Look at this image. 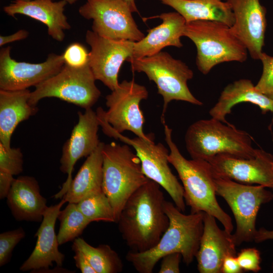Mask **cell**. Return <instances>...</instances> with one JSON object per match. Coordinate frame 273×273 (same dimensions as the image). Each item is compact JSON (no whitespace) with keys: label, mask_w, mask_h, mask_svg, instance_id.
<instances>
[{"label":"cell","mask_w":273,"mask_h":273,"mask_svg":"<svg viewBox=\"0 0 273 273\" xmlns=\"http://www.w3.org/2000/svg\"><path fill=\"white\" fill-rule=\"evenodd\" d=\"M160 187L149 179L131 195L122 209L117 223L131 251L143 252L154 247L169 225Z\"/></svg>","instance_id":"6da1fadb"},{"label":"cell","mask_w":273,"mask_h":273,"mask_svg":"<svg viewBox=\"0 0 273 273\" xmlns=\"http://www.w3.org/2000/svg\"><path fill=\"white\" fill-rule=\"evenodd\" d=\"M164 209L169 225L158 243L143 252L129 251L126 259L140 273H152L164 256L179 253L189 265L196 258L204 228V212L185 214L173 203L165 201Z\"/></svg>","instance_id":"7a4b0ae2"},{"label":"cell","mask_w":273,"mask_h":273,"mask_svg":"<svg viewBox=\"0 0 273 273\" xmlns=\"http://www.w3.org/2000/svg\"><path fill=\"white\" fill-rule=\"evenodd\" d=\"M165 141L169 148L168 159L177 171L184 189V197L191 213L204 212L212 215L232 233L234 229L230 215L220 206L216 198L214 171L211 164L200 159L188 160L173 142L172 129L164 124Z\"/></svg>","instance_id":"3957f363"},{"label":"cell","mask_w":273,"mask_h":273,"mask_svg":"<svg viewBox=\"0 0 273 273\" xmlns=\"http://www.w3.org/2000/svg\"><path fill=\"white\" fill-rule=\"evenodd\" d=\"M246 131L216 119H201L191 124L185 135L186 149L192 159L207 161L219 154L251 159L258 149Z\"/></svg>","instance_id":"277c9868"},{"label":"cell","mask_w":273,"mask_h":273,"mask_svg":"<svg viewBox=\"0 0 273 273\" xmlns=\"http://www.w3.org/2000/svg\"><path fill=\"white\" fill-rule=\"evenodd\" d=\"M183 36L195 44L196 65L204 75L220 63H243L247 59L248 52L245 45L231 27L222 22L208 20L186 22Z\"/></svg>","instance_id":"5b68a950"},{"label":"cell","mask_w":273,"mask_h":273,"mask_svg":"<svg viewBox=\"0 0 273 273\" xmlns=\"http://www.w3.org/2000/svg\"><path fill=\"white\" fill-rule=\"evenodd\" d=\"M102 157V189L112 206L117 223L126 202L150 179L142 171L139 157L126 144L104 143Z\"/></svg>","instance_id":"8992f818"},{"label":"cell","mask_w":273,"mask_h":273,"mask_svg":"<svg viewBox=\"0 0 273 273\" xmlns=\"http://www.w3.org/2000/svg\"><path fill=\"white\" fill-rule=\"evenodd\" d=\"M133 72H144L156 84L158 93L163 100L161 120L165 124V116L169 103L182 101L201 106L203 103L192 94L188 81L194 73L184 62L173 58L169 53L161 51L153 56L139 59L128 58Z\"/></svg>","instance_id":"52a82bcc"},{"label":"cell","mask_w":273,"mask_h":273,"mask_svg":"<svg viewBox=\"0 0 273 273\" xmlns=\"http://www.w3.org/2000/svg\"><path fill=\"white\" fill-rule=\"evenodd\" d=\"M103 110L99 107L96 112L103 132L133 147L141 160L144 174L162 187L170 195L175 206L184 212V189L170 168L168 159L169 152L167 148L161 143L155 144L154 139L146 141L138 136L131 139L117 132L106 120Z\"/></svg>","instance_id":"ba28073f"},{"label":"cell","mask_w":273,"mask_h":273,"mask_svg":"<svg viewBox=\"0 0 273 273\" xmlns=\"http://www.w3.org/2000/svg\"><path fill=\"white\" fill-rule=\"evenodd\" d=\"M214 176L216 195L225 200L235 217L236 229L233 235L236 245L254 241L258 212L262 204L273 199L272 192L263 186L242 184L220 176L214 171Z\"/></svg>","instance_id":"9c48e42d"},{"label":"cell","mask_w":273,"mask_h":273,"mask_svg":"<svg viewBox=\"0 0 273 273\" xmlns=\"http://www.w3.org/2000/svg\"><path fill=\"white\" fill-rule=\"evenodd\" d=\"M96 80L88 63L80 68L65 64L57 74L35 86L29 102L36 106L41 99L53 97L85 110L92 108L101 94Z\"/></svg>","instance_id":"30bf717a"},{"label":"cell","mask_w":273,"mask_h":273,"mask_svg":"<svg viewBox=\"0 0 273 273\" xmlns=\"http://www.w3.org/2000/svg\"><path fill=\"white\" fill-rule=\"evenodd\" d=\"M148 96L145 86L133 80H123L117 88L106 97V105L108 108L107 111H103L106 120L119 133L128 130L146 141L154 139L153 133L146 134L143 130L145 119L140 103Z\"/></svg>","instance_id":"8fae6325"},{"label":"cell","mask_w":273,"mask_h":273,"mask_svg":"<svg viewBox=\"0 0 273 273\" xmlns=\"http://www.w3.org/2000/svg\"><path fill=\"white\" fill-rule=\"evenodd\" d=\"M78 12L84 18L93 20L92 31L101 36L134 42L145 36L122 0H86Z\"/></svg>","instance_id":"7c38bea8"},{"label":"cell","mask_w":273,"mask_h":273,"mask_svg":"<svg viewBox=\"0 0 273 273\" xmlns=\"http://www.w3.org/2000/svg\"><path fill=\"white\" fill-rule=\"evenodd\" d=\"M85 40L90 47L88 64L96 79L114 90L119 84L122 64L132 56L135 42L105 38L92 30L86 31Z\"/></svg>","instance_id":"4fadbf2b"},{"label":"cell","mask_w":273,"mask_h":273,"mask_svg":"<svg viewBox=\"0 0 273 273\" xmlns=\"http://www.w3.org/2000/svg\"><path fill=\"white\" fill-rule=\"evenodd\" d=\"M11 48L0 51V89L19 90L28 89L57 74L65 62L62 55L50 54L40 63L19 62L12 58Z\"/></svg>","instance_id":"5bb4252c"},{"label":"cell","mask_w":273,"mask_h":273,"mask_svg":"<svg viewBox=\"0 0 273 273\" xmlns=\"http://www.w3.org/2000/svg\"><path fill=\"white\" fill-rule=\"evenodd\" d=\"M78 116L77 123L62 147L60 169L67 174V178L60 192L54 196L56 199L63 197L66 193L72 180V173L76 162L88 157L101 142L98 135L100 123L97 112L89 108L83 113L78 111Z\"/></svg>","instance_id":"9a60e30c"},{"label":"cell","mask_w":273,"mask_h":273,"mask_svg":"<svg viewBox=\"0 0 273 273\" xmlns=\"http://www.w3.org/2000/svg\"><path fill=\"white\" fill-rule=\"evenodd\" d=\"M208 161L215 173L244 184H257L273 193V155L258 149L254 158H241L226 154L217 155Z\"/></svg>","instance_id":"2e32d148"},{"label":"cell","mask_w":273,"mask_h":273,"mask_svg":"<svg viewBox=\"0 0 273 273\" xmlns=\"http://www.w3.org/2000/svg\"><path fill=\"white\" fill-rule=\"evenodd\" d=\"M230 5L234 16L231 27L244 43L251 58L259 60L263 52L267 26L266 9L260 0H223Z\"/></svg>","instance_id":"e0dca14e"},{"label":"cell","mask_w":273,"mask_h":273,"mask_svg":"<svg viewBox=\"0 0 273 273\" xmlns=\"http://www.w3.org/2000/svg\"><path fill=\"white\" fill-rule=\"evenodd\" d=\"M233 235L220 229L216 218L204 212V228L199 248L196 256L200 273H221L224 259L237 255Z\"/></svg>","instance_id":"ac0fdd59"},{"label":"cell","mask_w":273,"mask_h":273,"mask_svg":"<svg viewBox=\"0 0 273 273\" xmlns=\"http://www.w3.org/2000/svg\"><path fill=\"white\" fill-rule=\"evenodd\" d=\"M66 202L62 198L59 203L47 209L34 236L37 237L35 247L20 267L21 271L34 272L38 270L47 269L53 266V262L57 266H62L65 255L58 249L59 244L55 233V224L61 208Z\"/></svg>","instance_id":"d6986e66"},{"label":"cell","mask_w":273,"mask_h":273,"mask_svg":"<svg viewBox=\"0 0 273 273\" xmlns=\"http://www.w3.org/2000/svg\"><path fill=\"white\" fill-rule=\"evenodd\" d=\"M67 3L64 0H15L4 7L8 15L15 18L21 14L36 20L48 27V33L54 39L62 41L65 38L64 31L71 28L64 14Z\"/></svg>","instance_id":"ffe728a7"},{"label":"cell","mask_w":273,"mask_h":273,"mask_svg":"<svg viewBox=\"0 0 273 273\" xmlns=\"http://www.w3.org/2000/svg\"><path fill=\"white\" fill-rule=\"evenodd\" d=\"M6 198L13 216L18 221L41 222L48 207L38 183L33 176L15 178Z\"/></svg>","instance_id":"44dd1931"},{"label":"cell","mask_w":273,"mask_h":273,"mask_svg":"<svg viewBox=\"0 0 273 273\" xmlns=\"http://www.w3.org/2000/svg\"><path fill=\"white\" fill-rule=\"evenodd\" d=\"M150 18H160L162 22L148 30L147 35L134 42L133 55L129 58L153 56L169 46L178 48L183 46L180 37L183 36L186 21L180 14L176 12L164 13Z\"/></svg>","instance_id":"7402d4cb"},{"label":"cell","mask_w":273,"mask_h":273,"mask_svg":"<svg viewBox=\"0 0 273 273\" xmlns=\"http://www.w3.org/2000/svg\"><path fill=\"white\" fill-rule=\"evenodd\" d=\"M243 102L258 106L262 114L270 112L273 114V100L258 90L252 81L246 78L228 84L209 114L211 118L228 123L226 117L231 113L233 107Z\"/></svg>","instance_id":"603a6c76"},{"label":"cell","mask_w":273,"mask_h":273,"mask_svg":"<svg viewBox=\"0 0 273 273\" xmlns=\"http://www.w3.org/2000/svg\"><path fill=\"white\" fill-rule=\"evenodd\" d=\"M31 92L0 89V143L11 146L12 135L18 124L35 115L36 106L29 102Z\"/></svg>","instance_id":"cb8c5ba5"},{"label":"cell","mask_w":273,"mask_h":273,"mask_svg":"<svg viewBox=\"0 0 273 273\" xmlns=\"http://www.w3.org/2000/svg\"><path fill=\"white\" fill-rule=\"evenodd\" d=\"M104 143L99 147L86 160L72 180L63 196L66 202L77 203L91 195L103 191L102 148Z\"/></svg>","instance_id":"d4e9b609"},{"label":"cell","mask_w":273,"mask_h":273,"mask_svg":"<svg viewBox=\"0 0 273 273\" xmlns=\"http://www.w3.org/2000/svg\"><path fill=\"white\" fill-rule=\"evenodd\" d=\"M180 14L186 22L216 21L232 27L234 16L228 3L222 0H159Z\"/></svg>","instance_id":"484cf974"},{"label":"cell","mask_w":273,"mask_h":273,"mask_svg":"<svg viewBox=\"0 0 273 273\" xmlns=\"http://www.w3.org/2000/svg\"><path fill=\"white\" fill-rule=\"evenodd\" d=\"M72 249L82 252L96 273H117L123 269L122 262L118 254L108 245L95 247L78 237L74 240Z\"/></svg>","instance_id":"4316f807"},{"label":"cell","mask_w":273,"mask_h":273,"mask_svg":"<svg viewBox=\"0 0 273 273\" xmlns=\"http://www.w3.org/2000/svg\"><path fill=\"white\" fill-rule=\"evenodd\" d=\"M58 219L60 222L57 235L59 245L74 241L91 222L79 210L77 203H68L60 210Z\"/></svg>","instance_id":"83f0119b"},{"label":"cell","mask_w":273,"mask_h":273,"mask_svg":"<svg viewBox=\"0 0 273 273\" xmlns=\"http://www.w3.org/2000/svg\"><path fill=\"white\" fill-rule=\"evenodd\" d=\"M77 205L91 222L98 221L116 222L113 209L103 191L85 197L77 203Z\"/></svg>","instance_id":"f1b7e54d"},{"label":"cell","mask_w":273,"mask_h":273,"mask_svg":"<svg viewBox=\"0 0 273 273\" xmlns=\"http://www.w3.org/2000/svg\"><path fill=\"white\" fill-rule=\"evenodd\" d=\"M23 170V155L20 148H7L0 143V171L17 175Z\"/></svg>","instance_id":"f546056e"},{"label":"cell","mask_w":273,"mask_h":273,"mask_svg":"<svg viewBox=\"0 0 273 273\" xmlns=\"http://www.w3.org/2000/svg\"><path fill=\"white\" fill-rule=\"evenodd\" d=\"M25 236L22 227L16 230L3 232L0 234V266L8 263L12 252L19 242Z\"/></svg>","instance_id":"4dcf8cb0"},{"label":"cell","mask_w":273,"mask_h":273,"mask_svg":"<svg viewBox=\"0 0 273 273\" xmlns=\"http://www.w3.org/2000/svg\"><path fill=\"white\" fill-rule=\"evenodd\" d=\"M259 60L262 63V72L255 87L273 100V56L263 52Z\"/></svg>","instance_id":"1f68e13d"},{"label":"cell","mask_w":273,"mask_h":273,"mask_svg":"<svg viewBox=\"0 0 273 273\" xmlns=\"http://www.w3.org/2000/svg\"><path fill=\"white\" fill-rule=\"evenodd\" d=\"M62 55L65 64L72 67L80 68L88 63L89 52L79 42L69 44Z\"/></svg>","instance_id":"d6a6232c"},{"label":"cell","mask_w":273,"mask_h":273,"mask_svg":"<svg viewBox=\"0 0 273 273\" xmlns=\"http://www.w3.org/2000/svg\"><path fill=\"white\" fill-rule=\"evenodd\" d=\"M236 256L243 270L257 272L261 270L260 254L257 249L247 248L242 249Z\"/></svg>","instance_id":"836d02e7"},{"label":"cell","mask_w":273,"mask_h":273,"mask_svg":"<svg viewBox=\"0 0 273 273\" xmlns=\"http://www.w3.org/2000/svg\"><path fill=\"white\" fill-rule=\"evenodd\" d=\"M182 258L179 253L168 254L161 259L159 273H179V263Z\"/></svg>","instance_id":"e575fe53"},{"label":"cell","mask_w":273,"mask_h":273,"mask_svg":"<svg viewBox=\"0 0 273 273\" xmlns=\"http://www.w3.org/2000/svg\"><path fill=\"white\" fill-rule=\"evenodd\" d=\"M72 250L75 253L73 258L75 265L82 273H96L82 252L76 249Z\"/></svg>","instance_id":"d590c367"},{"label":"cell","mask_w":273,"mask_h":273,"mask_svg":"<svg viewBox=\"0 0 273 273\" xmlns=\"http://www.w3.org/2000/svg\"><path fill=\"white\" fill-rule=\"evenodd\" d=\"M237 255H229L223 260L221 273H242L244 271L238 261Z\"/></svg>","instance_id":"8d00e7d4"},{"label":"cell","mask_w":273,"mask_h":273,"mask_svg":"<svg viewBox=\"0 0 273 273\" xmlns=\"http://www.w3.org/2000/svg\"><path fill=\"white\" fill-rule=\"evenodd\" d=\"M13 175L0 171V199L7 198L14 180Z\"/></svg>","instance_id":"74e56055"},{"label":"cell","mask_w":273,"mask_h":273,"mask_svg":"<svg viewBox=\"0 0 273 273\" xmlns=\"http://www.w3.org/2000/svg\"><path fill=\"white\" fill-rule=\"evenodd\" d=\"M29 32L25 29H20L15 33L7 36H0V46L2 47L7 43L26 38Z\"/></svg>","instance_id":"f35d334b"},{"label":"cell","mask_w":273,"mask_h":273,"mask_svg":"<svg viewBox=\"0 0 273 273\" xmlns=\"http://www.w3.org/2000/svg\"><path fill=\"white\" fill-rule=\"evenodd\" d=\"M268 240H273V230L261 228L257 230L254 240L255 242L259 243Z\"/></svg>","instance_id":"ab89813d"},{"label":"cell","mask_w":273,"mask_h":273,"mask_svg":"<svg viewBox=\"0 0 273 273\" xmlns=\"http://www.w3.org/2000/svg\"><path fill=\"white\" fill-rule=\"evenodd\" d=\"M125 2L129 7L132 12H138L135 0H122Z\"/></svg>","instance_id":"60d3db41"},{"label":"cell","mask_w":273,"mask_h":273,"mask_svg":"<svg viewBox=\"0 0 273 273\" xmlns=\"http://www.w3.org/2000/svg\"><path fill=\"white\" fill-rule=\"evenodd\" d=\"M64 1H66L67 3V4L72 5L75 3L79 0H64Z\"/></svg>","instance_id":"b9f144b4"},{"label":"cell","mask_w":273,"mask_h":273,"mask_svg":"<svg viewBox=\"0 0 273 273\" xmlns=\"http://www.w3.org/2000/svg\"><path fill=\"white\" fill-rule=\"evenodd\" d=\"M272 170H273V163H272Z\"/></svg>","instance_id":"7bdbcfd3"},{"label":"cell","mask_w":273,"mask_h":273,"mask_svg":"<svg viewBox=\"0 0 273 273\" xmlns=\"http://www.w3.org/2000/svg\"><path fill=\"white\" fill-rule=\"evenodd\" d=\"M272 268L273 269V263H272Z\"/></svg>","instance_id":"ee69618b"},{"label":"cell","mask_w":273,"mask_h":273,"mask_svg":"<svg viewBox=\"0 0 273 273\" xmlns=\"http://www.w3.org/2000/svg\"><path fill=\"white\" fill-rule=\"evenodd\" d=\"M23 1H30V0H23Z\"/></svg>","instance_id":"f6af8a7d"}]
</instances>
